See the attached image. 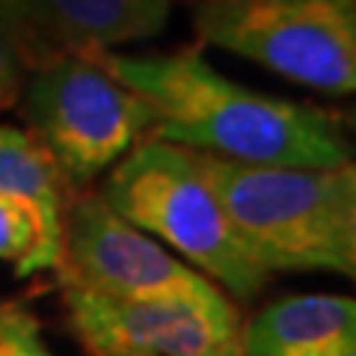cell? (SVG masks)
I'll list each match as a JSON object with an SVG mask.
<instances>
[{
	"mask_svg": "<svg viewBox=\"0 0 356 356\" xmlns=\"http://www.w3.org/2000/svg\"><path fill=\"white\" fill-rule=\"evenodd\" d=\"M154 110L152 137L217 158L264 166H341L350 143L336 113L255 92L220 74L196 48L128 57L89 51Z\"/></svg>",
	"mask_w": 356,
	"mask_h": 356,
	"instance_id": "obj_1",
	"label": "cell"
},
{
	"mask_svg": "<svg viewBox=\"0 0 356 356\" xmlns=\"http://www.w3.org/2000/svg\"><path fill=\"white\" fill-rule=\"evenodd\" d=\"M193 161L267 273L356 276L353 163L264 166L208 152Z\"/></svg>",
	"mask_w": 356,
	"mask_h": 356,
	"instance_id": "obj_2",
	"label": "cell"
},
{
	"mask_svg": "<svg viewBox=\"0 0 356 356\" xmlns=\"http://www.w3.org/2000/svg\"><path fill=\"white\" fill-rule=\"evenodd\" d=\"M102 199L131 226L166 241L235 300L247 303L270 280L232 226L191 149L146 137L107 170Z\"/></svg>",
	"mask_w": 356,
	"mask_h": 356,
	"instance_id": "obj_3",
	"label": "cell"
},
{
	"mask_svg": "<svg viewBox=\"0 0 356 356\" xmlns=\"http://www.w3.org/2000/svg\"><path fill=\"white\" fill-rule=\"evenodd\" d=\"M199 39L330 95L356 89V0H199Z\"/></svg>",
	"mask_w": 356,
	"mask_h": 356,
	"instance_id": "obj_4",
	"label": "cell"
},
{
	"mask_svg": "<svg viewBox=\"0 0 356 356\" xmlns=\"http://www.w3.org/2000/svg\"><path fill=\"white\" fill-rule=\"evenodd\" d=\"M24 86V119L65 178L81 187L152 137L154 110L81 54H57Z\"/></svg>",
	"mask_w": 356,
	"mask_h": 356,
	"instance_id": "obj_5",
	"label": "cell"
},
{
	"mask_svg": "<svg viewBox=\"0 0 356 356\" xmlns=\"http://www.w3.org/2000/svg\"><path fill=\"white\" fill-rule=\"evenodd\" d=\"M54 270L60 273L63 288L122 300L199 297L220 288L196 267L166 252L152 235L119 217L102 193L72 196Z\"/></svg>",
	"mask_w": 356,
	"mask_h": 356,
	"instance_id": "obj_6",
	"label": "cell"
},
{
	"mask_svg": "<svg viewBox=\"0 0 356 356\" xmlns=\"http://www.w3.org/2000/svg\"><path fill=\"white\" fill-rule=\"evenodd\" d=\"M69 324L92 356H202L241 336V312L214 288L199 297L122 300L63 288Z\"/></svg>",
	"mask_w": 356,
	"mask_h": 356,
	"instance_id": "obj_7",
	"label": "cell"
},
{
	"mask_svg": "<svg viewBox=\"0 0 356 356\" xmlns=\"http://www.w3.org/2000/svg\"><path fill=\"white\" fill-rule=\"evenodd\" d=\"M243 356H341L356 348V303L344 294H291L241 324Z\"/></svg>",
	"mask_w": 356,
	"mask_h": 356,
	"instance_id": "obj_8",
	"label": "cell"
},
{
	"mask_svg": "<svg viewBox=\"0 0 356 356\" xmlns=\"http://www.w3.org/2000/svg\"><path fill=\"white\" fill-rule=\"evenodd\" d=\"M44 33L60 54L110 51L166 27L172 0H36Z\"/></svg>",
	"mask_w": 356,
	"mask_h": 356,
	"instance_id": "obj_9",
	"label": "cell"
},
{
	"mask_svg": "<svg viewBox=\"0 0 356 356\" xmlns=\"http://www.w3.org/2000/svg\"><path fill=\"white\" fill-rule=\"evenodd\" d=\"M0 193L36 205L48 235L63 250V217L74 196V184L30 131L0 125Z\"/></svg>",
	"mask_w": 356,
	"mask_h": 356,
	"instance_id": "obj_10",
	"label": "cell"
},
{
	"mask_svg": "<svg viewBox=\"0 0 356 356\" xmlns=\"http://www.w3.org/2000/svg\"><path fill=\"white\" fill-rule=\"evenodd\" d=\"M0 261L15 264L21 280L60 261V243L48 235L39 208L21 196L0 193Z\"/></svg>",
	"mask_w": 356,
	"mask_h": 356,
	"instance_id": "obj_11",
	"label": "cell"
},
{
	"mask_svg": "<svg viewBox=\"0 0 356 356\" xmlns=\"http://www.w3.org/2000/svg\"><path fill=\"white\" fill-rule=\"evenodd\" d=\"M0 24L13 33L27 69H39L60 54L44 33L36 0H0Z\"/></svg>",
	"mask_w": 356,
	"mask_h": 356,
	"instance_id": "obj_12",
	"label": "cell"
},
{
	"mask_svg": "<svg viewBox=\"0 0 356 356\" xmlns=\"http://www.w3.org/2000/svg\"><path fill=\"white\" fill-rule=\"evenodd\" d=\"M0 356H57L24 303H0Z\"/></svg>",
	"mask_w": 356,
	"mask_h": 356,
	"instance_id": "obj_13",
	"label": "cell"
},
{
	"mask_svg": "<svg viewBox=\"0 0 356 356\" xmlns=\"http://www.w3.org/2000/svg\"><path fill=\"white\" fill-rule=\"evenodd\" d=\"M24 72L27 63L21 57L18 44L3 24H0V113L13 110L24 92Z\"/></svg>",
	"mask_w": 356,
	"mask_h": 356,
	"instance_id": "obj_14",
	"label": "cell"
},
{
	"mask_svg": "<svg viewBox=\"0 0 356 356\" xmlns=\"http://www.w3.org/2000/svg\"><path fill=\"white\" fill-rule=\"evenodd\" d=\"M202 356H243V353H241V341H238V339H232V341L220 344V348L208 350V353H202Z\"/></svg>",
	"mask_w": 356,
	"mask_h": 356,
	"instance_id": "obj_15",
	"label": "cell"
},
{
	"mask_svg": "<svg viewBox=\"0 0 356 356\" xmlns=\"http://www.w3.org/2000/svg\"><path fill=\"white\" fill-rule=\"evenodd\" d=\"M341 356H356V348H348V350H344Z\"/></svg>",
	"mask_w": 356,
	"mask_h": 356,
	"instance_id": "obj_16",
	"label": "cell"
}]
</instances>
